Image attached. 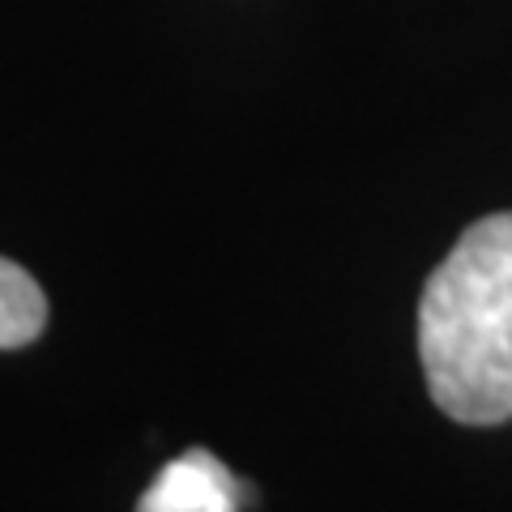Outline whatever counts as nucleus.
Returning a JSON list of instances; mask_svg holds the SVG:
<instances>
[{
    "label": "nucleus",
    "mask_w": 512,
    "mask_h": 512,
    "mask_svg": "<svg viewBox=\"0 0 512 512\" xmlns=\"http://www.w3.org/2000/svg\"><path fill=\"white\" fill-rule=\"evenodd\" d=\"M47 325V299L18 261L0 256V350L35 342Z\"/></svg>",
    "instance_id": "7ed1b4c3"
},
{
    "label": "nucleus",
    "mask_w": 512,
    "mask_h": 512,
    "mask_svg": "<svg viewBox=\"0 0 512 512\" xmlns=\"http://www.w3.org/2000/svg\"><path fill=\"white\" fill-rule=\"evenodd\" d=\"M423 376L448 419H512V210L487 214L436 265L419 299Z\"/></svg>",
    "instance_id": "f257e3e1"
},
{
    "label": "nucleus",
    "mask_w": 512,
    "mask_h": 512,
    "mask_svg": "<svg viewBox=\"0 0 512 512\" xmlns=\"http://www.w3.org/2000/svg\"><path fill=\"white\" fill-rule=\"evenodd\" d=\"M252 500V487L222 466L205 448H188L163 466V474L141 495L137 512H239Z\"/></svg>",
    "instance_id": "f03ea898"
}]
</instances>
